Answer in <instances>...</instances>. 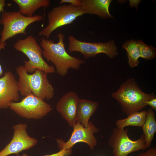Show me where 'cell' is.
I'll list each match as a JSON object with an SVG mask.
<instances>
[{
	"instance_id": "1",
	"label": "cell",
	"mask_w": 156,
	"mask_h": 156,
	"mask_svg": "<svg viewBox=\"0 0 156 156\" xmlns=\"http://www.w3.org/2000/svg\"><path fill=\"white\" fill-rule=\"evenodd\" d=\"M57 42L43 37L40 44L42 49L43 56L55 66L57 73L64 77L69 70H78L85 61L70 55L66 51L64 42V36L61 33L57 35Z\"/></svg>"
},
{
	"instance_id": "2",
	"label": "cell",
	"mask_w": 156,
	"mask_h": 156,
	"mask_svg": "<svg viewBox=\"0 0 156 156\" xmlns=\"http://www.w3.org/2000/svg\"><path fill=\"white\" fill-rule=\"evenodd\" d=\"M19 78L18 85L19 93L25 97L32 94L44 100H49L54 94V88L44 71L36 69L31 74H29L23 65L16 68Z\"/></svg>"
},
{
	"instance_id": "3",
	"label": "cell",
	"mask_w": 156,
	"mask_h": 156,
	"mask_svg": "<svg viewBox=\"0 0 156 156\" xmlns=\"http://www.w3.org/2000/svg\"><path fill=\"white\" fill-rule=\"evenodd\" d=\"M112 96L120 104L122 111L127 115L141 111L147 105L146 102L156 97L153 92H144L139 87L134 78L128 79Z\"/></svg>"
},
{
	"instance_id": "4",
	"label": "cell",
	"mask_w": 156,
	"mask_h": 156,
	"mask_svg": "<svg viewBox=\"0 0 156 156\" xmlns=\"http://www.w3.org/2000/svg\"><path fill=\"white\" fill-rule=\"evenodd\" d=\"M14 47L15 50L22 52L28 57L29 61H25L23 66L28 73H34L36 69L41 70L47 74L55 73L54 67L49 65L44 60L41 47L32 36L18 40Z\"/></svg>"
},
{
	"instance_id": "5",
	"label": "cell",
	"mask_w": 156,
	"mask_h": 156,
	"mask_svg": "<svg viewBox=\"0 0 156 156\" xmlns=\"http://www.w3.org/2000/svg\"><path fill=\"white\" fill-rule=\"evenodd\" d=\"M42 18V15L28 17L19 12L4 11L0 19V24L3 26L0 34V45L17 34H26V29L29 25L35 22L41 21Z\"/></svg>"
},
{
	"instance_id": "6",
	"label": "cell",
	"mask_w": 156,
	"mask_h": 156,
	"mask_svg": "<svg viewBox=\"0 0 156 156\" xmlns=\"http://www.w3.org/2000/svg\"><path fill=\"white\" fill-rule=\"evenodd\" d=\"M83 14L81 6L64 4L54 8L47 15L48 25L38 33L48 39L51 33L57 28L70 24Z\"/></svg>"
},
{
	"instance_id": "7",
	"label": "cell",
	"mask_w": 156,
	"mask_h": 156,
	"mask_svg": "<svg viewBox=\"0 0 156 156\" xmlns=\"http://www.w3.org/2000/svg\"><path fill=\"white\" fill-rule=\"evenodd\" d=\"M9 108L21 117L35 120L41 119L52 110L50 105L32 94L19 102H11Z\"/></svg>"
},
{
	"instance_id": "8",
	"label": "cell",
	"mask_w": 156,
	"mask_h": 156,
	"mask_svg": "<svg viewBox=\"0 0 156 156\" xmlns=\"http://www.w3.org/2000/svg\"><path fill=\"white\" fill-rule=\"evenodd\" d=\"M127 128L116 127L113 129L109 144L112 148L114 156H128L131 153L147 148L144 134L136 140H131Z\"/></svg>"
},
{
	"instance_id": "9",
	"label": "cell",
	"mask_w": 156,
	"mask_h": 156,
	"mask_svg": "<svg viewBox=\"0 0 156 156\" xmlns=\"http://www.w3.org/2000/svg\"><path fill=\"white\" fill-rule=\"evenodd\" d=\"M68 52L81 53L85 59L94 57L99 53H104L110 58L118 54L117 48L114 42L111 40L107 42H90L82 41L73 36H68Z\"/></svg>"
},
{
	"instance_id": "10",
	"label": "cell",
	"mask_w": 156,
	"mask_h": 156,
	"mask_svg": "<svg viewBox=\"0 0 156 156\" xmlns=\"http://www.w3.org/2000/svg\"><path fill=\"white\" fill-rule=\"evenodd\" d=\"M27 125L19 123L13 127V135L12 140L0 151V156H7L12 154H19L22 151L27 150L34 146L38 140L30 137L27 129Z\"/></svg>"
},
{
	"instance_id": "11",
	"label": "cell",
	"mask_w": 156,
	"mask_h": 156,
	"mask_svg": "<svg viewBox=\"0 0 156 156\" xmlns=\"http://www.w3.org/2000/svg\"><path fill=\"white\" fill-rule=\"evenodd\" d=\"M73 129L69 140L66 142L60 139H56L59 148L68 149L79 142H83L87 144L91 150H93L97 144V140L94 133L97 132L98 129L91 121L88 126L85 127L77 122L73 127Z\"/></svg>"
},
{
	"instance_id": "12",
	"label": "cell",
	"mask_w": 156,
	"mask_h": 156,
	"mask_svg": "<svg viewBox=\"0 0 156 156\" xmlns=\"http://www.w3.org/2000/svg\"><path fill=\"white\" fill-rule=\"evenodd\" d=\"M19 93L18 81L14 75L6 72L0 77V109L9 108L11 102L18 101Z\"/></svg>"
},
{
	"instance_id": "13",
	"label": "cell",
	"mask_w": 156,
	"mask_h": 156,
	"mask_svg": "<svg viewBox=\"0 0 156 156\" xmlns=\"http://www.w3.org/2000/svg\"><path fill=\"white\" fill-rule=\"evenodd\" d=\"M79 99L75 92L70 91L62 96L56 105L57 111L73 127L77 122L76 111Z\"/></svg>"
},
{
	"instance_id": "14",
	"label": "cell",
	"mask_w": 156,
	"mask_h": 156,
	"mask_svg": "<svg viewBox=\"0 0 156 156\" xmlns=\"http://www.w3.org/2000/svg\"><path fill=\"white\" fill-rule=\"evenodd\" d=\"M81 6L84 14H95L103 18H112L109 8L111 0H81Z\"/></svg>"
},
{
	"instance_id": "15",
	"label": "cell",
	"mask_w": 156,
	"mask_h": 156,
	"mask_svg": "<svg viewBox=\"0 0 156 156\" xmlns=\"http://www.w3.org/2000/svg\"><path fill=\"white\" fill-rule=\"evenodd\" d=\"M98 105L96 102L79 99L76 111L77 122L85 127H87L89 119L96 110Z\"/></svg>"
},
{
	"instance_id": "16",
	"label": "cell",
	"mask_w": 156,
	"mask_h": 156,
	"mask_svg": "<svg viewBox=\"0 0 156 156\" xmlns=\"http://www.w3.org/2000/svg\"><path fill=\"white\" fill-rule=\"evenodd\" d=\"M18 6L21 14L31 17L35 12L41 7L47 8L50 4L49 0H13Z\"/></svg>"
},
{
	"instance_id": "17",
	"label": "cell",
	"mask_w": 156,
	"mask_h": 156,
	"mask_svg": "<svg viewBox=\"0 0 156 156\" xmlns=\"http://www.w3.org/2000/svg\"><path fill=\"white\" fill-rule=\"evenodd\" d=\"M147 148L150 147L156 132V120L155 113L152 108L147 111L146 120L142 127Z\"/></svg>"
},
{
	"instance_id": "18",
	"label": "cell",
	"mask_w": 156,
	"mask_h": 156,
	"mask_svg": "<svg viewBox=\"0 0 156 156\" xmlns=\"http://www.w3.org/2000/svg\"><path fill=\"white\" fill-rule=\"evenodd\" d=\"M147 111L136 112L128 116L124 119H118L115 122L116 127L124 128L128 126L142 127L146 120Z\"/></svg>"
},
{
	"instance_id": "19",
	"label": "cell",
	"mask_w": 156,
	"mask_h": 156,
	"mask_svg": "<svg viewBox=\"0 0 156 156\" xmlns=\"http://www.w3.org/2000/svg\"><path fill=\"white\" fill-rule=\"evenodd\" d=\"M122 47L127 51L130 66L133 68L138 66L140 57L138 41L134 40H127L123 43Z\"/></svg>"
},
{
	"instance_id": "20",
	"label": "cell",
	"mask_w": 156,
	"mask_h": 156,
	"mask_svg": "<svg viewBox=\"0 0 156 156\" xmlns=\"http://www.w3.org/2000/svg\"><path fill=\"white\" fill-rule=\"evenodd\" d=\"M138 45L140 54V57L146 60H151L156 57L155 48L152 45H148L142 40H138Z\"/></svg>"
},
{
	"instance_id": "21",
	"label": "cell",
	"mask_w": 156,
	"mask_h": 156,
	"mask_svg": "<svg viewBox=\"0 0 156 156\" xmlns=\"http://www.w3.org/2000/svg\"><path fill=\"white\" fill-rule=\"evenodd\" d=\"M72 148L68 149H61L59 152L49 155H45L44 156H68L72 153ZM22 156H30L25 153L22 154Z\"/></svg>"
},
{
	"instance_id": "22",
	"label": "cell",
	"mask_w": 156,
	"mask_h": 156,
	"mask_svg": "<svg viewBox=\"0 0 156 156\" xmlns=\"http://www.w3.org/2000/svg\"><path fill=\"white\" fill-rule=\"evenodd\" d=\"M135 156H156V148L152 147L146 151L142 152Z\"/></svg>"
},
{
	"instance_id": "23",
	"label": "cell",
	"mask_w": 156,
	"mask_h": 156,
	"mask_svg": "<svg viewBox=\"0 0 156 156\" xmlns=\"http://www.w3.org/2000/svg\"><path fill=\"white\" fill-rule=\"evenodd\" d=\"M59 3H68L77 6H81V0H61Z\"/></svg>"
},
{
	"instance_id": "24",
	"label": "cell",
	"mask_w": 156,
	"mask_h": 156,
	"mask_svg": "<svg viewBox=\"0 0 156 156\" xmlns=\"http://www.w3.org/2000/svg\"><path fill=\"white\" fill-rule=\"evenodd\" d=\"M146 105L150 106L152 109L156 110V97L146 102Z\"/></svg>"
},
{
	"instance_id": "25",
	"label": "cell",
	"mask_w": 156,
	"mask_h": 156,
	"mask_svg": "<svg viewBox=\"0 0 156 156\" xmlns=\"http://www.w3.org/2000/svg\"><path fill=\"white\" fill-rule=\"evenodd\" d=\"M141 1V0H129L130 6L131 8L135 7L136 9H137L138 5Z\"/></svg>"
},
{
	"instance_id": "26",
	"label": "cell",
	"mask_w": 156,
	"mask_h": 156,
	"mask_svg": "<svg viewBox=\"0 0 156 156\" xmlns=\"http://www.w3.org/2000/svg\"><path fill=\"white\" fill-rule=\"evenodd\" d=\"M5 5V0H0V14L4 11V7Z\"/></svg>"
},
{
	"instance_id": "27",
	"label": "cell",
	"mask_w": 156,
	"mask_h": 156,
	"mask_svg": "<svg viewBox=\"0 0 156 156\" xmlns=\"http://www.w3.org/2000/svg\"><path fill=\"white\" fill-rule=\"evenodd\" d=\"M6 45V42H4L0 45V51L2 48H3L4 46ZM3 73V70L1 64H0V76L2 75Z\"/></svg>"
},
{
	"instance_id": "28",
	"label": "cell",
	"mask_w": 156,
	"mask_h": 156,
	"mask_svg": "<svg viewBox=\"0 0 156 156\" xmlns=\"http://www.w3.org/2000/svg\"><path fill=\"white\" fill-rule=\"evenodd\" d=\"M16 156H21L19 154L16 155Z\"/></svg>"
}]
</instances>
